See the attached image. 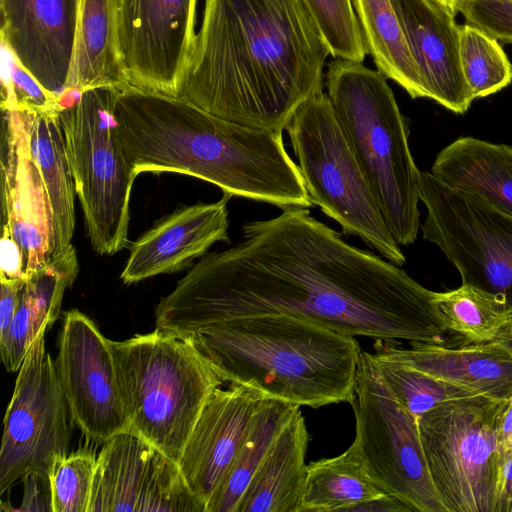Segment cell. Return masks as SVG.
Returning <instances> with one entry per match:
<instances>
[{
	"label": "cell",
	"instance_id": "16",
	"mask_svg": "<svg viewBox=\"0 0 512 512\" xmlns=\"http://www.w3.org/2000/svg\"><path fill=\"white\" fill-rule=\"evenodd\" d=\"M0 169L2 232L19 247L27 279L53 257L54 224L23 111H3Z\"/></svg>",
	"mask_w": 512,
	"mask_h": 512
},
{
	"label": "cell",
	"instance_id": "9",
	"mask_svg": "<svg viewBox=\"0 0 512 512\" xmlns=\"http://www.w3.org/2000/svg\"><path fill=\"white\" fill-rule=\"evenodd\" d=\"M504 400L446 401L417 418L433 484L447 512H498L503 454L496 429Z\"/></svg>",
	"mask_w": 512,
	"mask_h": 512
},
{
	"label": "cell",
	"instance_id": "7",
	"mask_svg": "<svg viewBox=\"0 0 512 512\" xmlns=\"http://www.w3.org/2000/svg\"><path fill=\"white\" fill-rule=\"evenodd\" d=\"M121 87H96L63 101L67 157L93 250L114 255L128 244L134 174L114 117Z\"/></svg>",
	"mask_w": 512,
	"mask_h": 512
},
{
	"label": "cell",
	"instance_id": "8",
	"mask_svg": "<svg viewBox=\"0 0 512 512\" xmlns=\"http://www.w3.org/2000/svg\"><path fill=\"white\" fill-rule=\"evenodd\" d=\"M309 199L384 259L406 258L392 236L370 186L339 126L327 93L306 101L286 128Z\"/></svg>",
	"mask_w": 512,
	"mask_h": 512
},
{
	"label": "cell",
	"instance_id": "13",
	"mask_svg": "<svg viewBox=\"0 0 512 512\" xmlns=\"http://www.w3.org/2000/svg\"><path fill=\"white\" fill-rule=\"evenodd\" d=\"M198 0H117V49L127 85L170 96L192 55Z\"/></svg>",
	"mask_w": 512,
	"mask_h": 512
},
{
	"label": "cell",
	"instance_id": "29",
	"mask_svg": "<svg viewBox=\"0 0 512 512\" xmlns=\"http://www.w3.org/2000/svg\"><path fill=\"white\" fill-rule=\"evenodd\" d=\"M299 408L277 399L262 400L232 466L207 502L205 512H237L252 477L275 438Z\"/></svg>",
	"mask_w": 512,
	"mask_h": 512
},
{
	"label": "cell",
	"instance_id": "15",
	"mask_svg": "<svg viewBox=\"0 0 512 512\" xmlns=\"http://www.w3.org/2000/svg\"><path fill=\"white\" fill-rule=\"evenodd\" d=\"M205 512L178 463L132 429L97 455L88 512Z\"/></svg>",
	"mask_w": 512,
	"mask_h": 512
},
{
	"label": "cell",
	"instance_id": "39",
	"mask_svg": "<svg viewBox=\"0 0 512 512\" xmlns=\"http://www.w3.org/2000/svg\"><path fill=\"white\" fill-rule=\"evenodd\" d=\"M350 512H413L398 498L383 493L353 507Z\"/></svg>",
	"mask_w": 512,
	"mask_h": 512
},
{
	"label": "cell",
	"instance_id": "23",
	"mask_svg": "<svg viewBox=\"0 0 512 512\" xmlns=\"http://www.w3.org/2000/svg\"><path fill=\"white\" fill-rule=\"evenodd\" d=\"M309 439L299 408L275 438L237 512H300Z\"/></svg>",
	"mask_w": 512,
	"mask_h": 512
},
{
	"label": "cell",
	"instance_id": "34",
	"mask_svg": "<svg viewBox=\"0 0 512 512\" xmlns=\"http://www.w3.org/2000/svg\"><path fill=\"white\" fill-rule=\"evenodd\" d=\"M96 461L87 449L55 459L49 472L53 512H88Z\"/></svg>",
	"mask_w": 512,
	"mask_h": 512
},
{
	"label": "cell",
	"instance_id": "28",
	"mask_svg": "<svg viewBox=\"0 0 512 512\" xmlns=\"http://www.w3.org/2000/svg\"><path fill=\"white\" fill-rule=\"evenodd\" d=\"M383 493L349 446L338 456L307 464L300 512H350Z\"/></svg>",
	"mask_w": 512,
	"mask_h": 512
},
{
	"label": "cell",
	"instance_id": "41",
	"mask_svg": "<svg viewBox=\"0 0 512 512\" xmlns=\"http://www.w3.org/2000/svg\"><path fill=\"white\" fill-rule=\"evenodd\" d=\"M496 435L502 454L512 449V397L503 402L497 420Z\"/></svg>",
	"mask_w": 512,
	"mask_h": 512
},
{
	"label": "cell",
	"instance_id": "43",
	"mask_svg": "<svg viewBox=\"0 0 512 512\" xmlns=\"http://www.w3.org/2000/svg\"><path fill=\"white\" fill-rule=\"evenodd\" d=\"M437 1H439L440 3L447 6L449 9H451L456 14L455 6H456L458 0H437Z\"/></svg>",
	"mask_w": 512,
	"mask_h": 512
},
{
	"label": "cell",
	"instance_id": "35",
	"mask_svg": "<svg viewBox=\"0 0 512 512\" xmlns=\"http://www.w3.org/2000/svg\"><path fill=\"white\" fill-rule=\"evenodd\" d=\"M8 59L9 72L2 85V111L60 112L61 99L46 90L10 52Z\"/></svg>",
	"mask_w": 512,
	"mask_h": 512
},
{
	"label": "cell",
	"instance_id": "33",
	"mask_svg": "<svg viewBox=\"0 0 512 512\" xmlns=\"http://www.w3.org/2000/svg\"><path fill=\"white\" fill-rule=\"evenodd\" d=\"M334 58L362 63L368 55L351 0H304Z\"/></svg>",
	"mask_w": 512,
	"mask_h": 512
},
{
	"label": "cell",
	"instance_id": "21",
	"mask_svg": "<svg viewBox=\"0 0 512 512\" xmlns=\"http://www.w3.org/2000/svg\"><path fill=\"white\" fill-rule=\"evenodd\" d=\"M390 342L377 340L375 351L474 395L495 400L512 397V351L500 340L458 347L410 342L409 348Z\"/></svg>",
	"mask_w": 512,
	"mask_h": 512
},
{
	"label": "cell",
	"instance_id": "31",
	"mask_svg": "<svg viewBox=\"0 0 512 512\" xmlns=\"http://www.w3.org/2000/svg\"><path fill=\"white\" fill-rule=\"evenodd\" d=\"M459 55L473 100L494 94L512 82V64L498 40L469 23L460 26Z\"/></svg>",
	"mask_w": 512,
	"mask_h": 512
},
{
	"label": "cell",
	"instance_id": "27",
	"mask_svg": "<svg viewBox=\"0 0 512 512\" xmlns=\"http://www.w3.org/2000/svg\"><path fill=\"white\" fill-rule=\"evenodd\" d=\"M367 54L377 70L411 98H426L391 0H351Z\"/></svg>",
	"mask_w": 512,
	"mask_h": 512
},
{
	"label": "cell",
	"instance_id": "25",
	"mask_svg": "<svg viewBox=\"0 0 512 512\" xmlns=\"http://www.w3.org/2000/svg\"><path fill=\"white\" fill-rule=\"evenodd\" d=\"M29 146L51 205L54 224L53 257L72 243L75 230V185L71 173L60 112L23 111Z\"/></svg>",
	"mask_w": 512,
	"mask_h": 512
},
{
	"label": "cell",
	"instance_id": "37",
	"mask_svg": "<svg viewBox=\"0 0 512 512\" xmlns=\"http://www.w3.org/2000/svg\"><path fill=\"white\" fill-rule=\"evenodd\" d=\"M22 479L24 493L21 505L16 511L53 512L49 476L40 472H29Z\"/></svg>",
	"mask_w": 512,
	"mask_h": 512
},
{
	"label": "cell",
	"instance_id": "5",
	"mask_svg": "<svg viewBox=\"0 0 512 512\" xmlns=\"http://www.w3.org/2000/svg\"><path fill=\"white\" fill-rule=\"evenodd\" d=\"M386 77L360 62L335 58L325 75L340 128L395 241L413 244L420 229V177L409 127Z\"/></svg>",
	"mask_w": 512,
	"mask_h": 512
},
{
	"label": "cell",
	"instance_id": "18",
	"mask_svg": "<svg viewBox=\"0 0 512 512\" xmlns=\"http://www.w3.org/2000/svg\"><path fill=\"white\" fill-rule=\"evenodd\" d=\"M263 399L254 390L230 384L216 388L205 402L178 462L204 507L232 466Z\"/></svg>",
	"mask_w": 512,
	"mask_h": 512
},
{
	"label": "cell",
	"instance_id": "12",
	"mask_svg": "<svg viewBox=\"0 0 512 512\" xmlns=\"http://www.w3.org/2000/svg\"><path fill=\"white\" fill-rule=\"evenodd\" d=\"M42 328L18 370L4 417L0 449V494L29 472L48 475L58 457L68 455V405L55 362L45 349Z\"/></svg>",
	"mask_w": 512,
	"mask_h": 512
},
{
	"label": "cell",
	"instance_id": "3",
	"mask_svg": "<svg viewBox=\"0 0 512 512\" xmlns=\"http://www.w3.org/2000/svg\"><path fill=\"white\" fill-rule=\"evenodd\" d=\"M113 110L136 176L185 174L231 197L281 209L313 206L282 132L237 124L180 97L129 85L119 88Z\"/></svg>",
	"mask_w": 512,
	"mask_h": 512
},
{
	"label": "cell",
	"instance_id": "14",
	"mask_svg": "<svg viewBox=\"0 0 512 512\" xmlns=\"http://www.w3.org/2000/svg\"><path fill=\"white\" fill-rule=\"evenodd\" d=\"M55 366L69 414L90 441L129 430L110 340L77 309L65 313Z\"/></svg>",
	"mask_w": 512,
	"mask_h": 512
},
{
	"label": "cell",
	"instance_id": "1",
	"mask_svg": "<svg viewBox=\"0 0 512 512\" xmlns=\"http://www.w3.org/2000/svg\"><path fill=\"white\" fill-rule=\"evenodd\" d=\"M268 314L376 340L443 343L447 332L436 292L302 207L247 222L241 241L202 256L160 300L155 322L190 337Z\"/></svg>",
	"mask_w": 512,
	"mask_h": 512
},
{
	"label": "cell",
	"instance_id": "6",
	"mask_svg": "<svg viewBox=\"0 0 512 512\" xmlns=\"http://www.w3.org/2000/svg\"><path fill=\"white\" fill-rule=\"evenodd\" d=\"M110 346L130 429L178 463L205 402L224 382L190 337L156 328Z\"/></svg>",
	"mask_w": 512,
	"mask_h": 512
},
{
	"label": "cell",
	"instance_id": "20",
	"mask_svg": "<svg viewBox=\"0 0 512 512\" xmlns=\"http://www.w3.org/2000/svg\"><path fill=\"white\" fill-rule=\"evenodd\" d=\"M230 198L224 194L216 202L184 206L160 219L130 246L121 280L133 284L180 271L215 243H229Z\"/></svg>",
	"mask_w": 512,
	"mask_h": 512
},
{
	"label": "cell",
	"instance_id": "10",
	"mask_svg": "<svg viewBox=\"0 0 512 512\" xmlns=\"http://www.w3.org/2000/svg\"><path fill=\"white\" fill-rule=\"evenodd\" d=\"M356 452L374 483L413 512H447L431 479L418 420L392 395L373 354L361 351L353 398Z\"/></svg>",
	"mask_w": 512,
	"mask_h": 512
},
{
	"label": "cell",
	"instance_id": "22",
	"mask_svg": "<svg viewBox=\"0 0 512 512\" xmlns=\"http://www.w3.org/2000/svg\"><path fill=\"white\" fill-rule=\"evenodd\" d=\"M78 272L77 253L71 244L26 279L14 318L0 338L1 359L8 372L20 369L39 331L58 319L64 293Z\"/></svg>",
	"mask_w": 512,
	"mask_h": 512
},
{
	"label": "cell",
	"instance_id": "4",
	"mask_svg": "<svg viewBox=\"0 0 512 512\" xmlns=\"http://www.w3.org/2000/svg\"><path fill=\"white\" fill-rule=\"evenodd\" d=\"M223 382L297 406L350 402L361 348L354 336L284 314L215 324L190 336Z\"/></svg>",
	"mask_w": 512,
	"mask_h": 512
},
{
	"label": "cell",
	"instance_id": "11",
	"mask_svg": "<svg viewBox=\"0 0 512 512\" xmlns=\"http://www.w3.org/2000/svg\"><path fill=\"white\" fill-rule=\"evenodd\" d=\"M420 201L427 209L423 238L441 249L462 283L512 306V216L431 172H421Z\"/></svg>",
	"mask_w": 512,
	"mask_h": 512
},
{
	"label": "cell",
	"instance_id": "26",
	"mask_svg": "<svg viewBox=\"0 0 512 512\" xmlns=\"http://www.w3.org/2000/svg\"><path fill=\"white\" fill-rule=\"evenodd\" d=\"M123 86L127 84L117 49V0H80L67 93Z\"/></svg>",
	"mask_w": 512,
	"mask_h": 512
},
{
	"label": "cell",
	"instance_id": "2",
	"mask_svg": "<svg viewBox=\"0 0 512 512\" xmlns=\"http://www.w3.org/2000/svg\"><path fill=\"white\" fill-rule=\"evenodd\" d=\"M328 55L304 0H205L177 97L237 124L283 132L323 92Z\"/></svg>",
	"mask_w": 512,
	"mask_h": 512
},
{
	"label": "cell",
	"instance_id": "36",
	"mask_svg": "<svg viewBox=\"0 0 512 512\" xmlns=\"http://www.w3.org/2000/svg\"><path fill=\"white\" fill-rule=\"evenodd\" d=\"M455 11L495 39L512 43V0H458Z\"/></svg>",
	"mask_w": 512,
	"mask_h": 512
},
{
	"label": "cell",
	"instance_id": "38",
	"mask_svg": "<svg viewBox=\"0 0 512 512\" xmlns=\"http://www.w3.org/2000/svg\"><path fill=\"white\" fill-rule=\"evenodd\" d=\"M25 283L24 278L0 275V338L6 334L14 318Z\"/></svg>",
	"mask_w": 512,
	"mask_h": 512
},
{
	"label": "cell",
	"instance_id": "17",
	"mask_svg": "<svg viewBox=\"0 0 512 512\" xmlns=\"http://www.w3.org/2000/svg\"><path fill=\"white\" fill-rule=\"evenodd\" d=\"M79 3L80 0H0L2 45L61 100L68 91Z\"/></svg>",
	"mask_w": 512,
	"mask_h": 512
},
{
	"label": "cell",
	"instance_id": "32",
	"mask_svg": "<svg viewBox=\"0 0 512 512\" xmlns=\"http://www.w3.org/2000/svg\"><path fill=\"white\" fill-rule=\"evenodd\" d=\"M377 370L395 399L416 418L454 399L476 396L375 351Z\"/></svg>",
	"mask_w": 512,
	"mask_h": 512
},
{
	"label": "cell",
	"instance_id": "30",
	"mask_svg": "<svg viewBox=\"0 0 512 512\" xmlns=\"http://www.w3.org/2000/svg\"><path fill=\"white\" fill-rule=\"evenodd\" d=\"M436 302L447 332L465 344L495 341L512 322V306L470 284L436 292Z\"/></svg>",
	"mask_w": 512,
	"mask_h": 512
},
{
	"label": "cell",
	"instance_id": "40",
	"mask_svg": "<svg viewBox=\"0 0 512 512\" xmlns=\"http://www.w3.org/2000/svg\"><path fill=\"white\" fill-rule=\"evenodd\" d=\"M498 512H512V449L503 453Z\"/></svg>",
	"mask_w": 512,
	"mask_h": 512
},
{
	"label": "cell",
	"instance_id": "24",
	"mask_svg": "<svg viewBox=\"0 0 512 512\" xmlns=\"http://www.w3.org/2000/svg\"><path fill=\"white\" fill-rule=\"evenodd\" d=\"M431 174L512 216V146L460 137L437 154Z\"/></svg>",
	"mask_w": 512,
	"mask_h": 512
},
{
	"label": "cell",
	"instance_id": "19",
	"mask_svg": "<svg viewBox=\"0 0 512 512\" xmlns=\"http://www.w3.org/2000/svg\"><path fill=\"white\" fill-rule=\"evenodd\" d=\"M426 98L464 114L473 98L463 77L460 26L455 13L437 0H391Z\"/></svg>",
	"mask_w": 512,
	"mask_h": 512
},
{
	"label": "cell",
	"instance_id": "42",
	"mask_svg": "<svg viewBox=\"0 0 512 512\" xmlns=\"http://www.w3.org/2000/svg\"><path fill=\"white\" fill-rule=\"evenodd\" d=\"M497 340H500L512 351V322L504 329Z\"/></svg>",
	"mask_w": 512,
	"mask_h": 512
}]
</instances>
